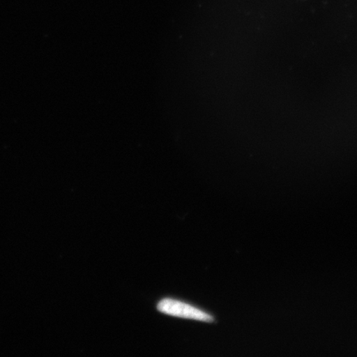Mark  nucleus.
I'll use <instances>...</instances> for the list:
<instances>
[{"label": "nucleus", "instance_id": "f257e3e1", "mask_svg": "<svg viewBox=\"0 0 357 357\" xmlns=\"http://www.w3.org/2000/svg\"><path fill=\"white\" fill-rule=\"evenodd\" d=\"M158 310L165 314L178 317V318L203 321V322H213L211 315L196 307L187 305L185 303L164 298L158 305Z\"/></svg>", "mask_w": 357, "mask_h": 357}]
</instances>
